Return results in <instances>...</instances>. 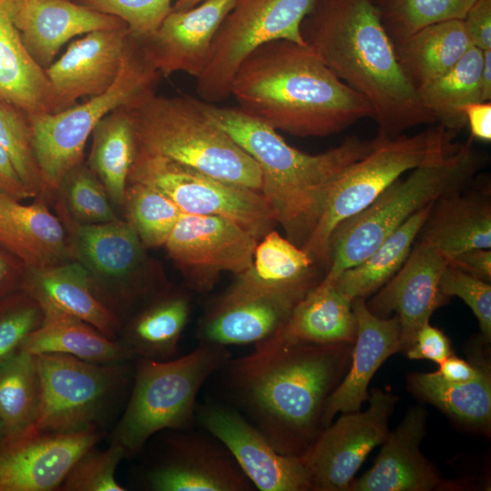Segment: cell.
Masks as SVG:
<instances>
[{
    "label": "cell",
    "instance_id": "34",
    "mask_svg": "<svg viewBox=\"0 0 491 491\" xmlns=\"http://www.w3.org/2000/svg\"><path fill=\"white\" fill-rule=\"evenodd\" d=\"M393 44L402 71L417 91L447 72L473 46L462 19L429 25Z\"/></svg>",
    "mask_w": 491,
    "mask_h": 491
},
{
    "label": "cell",
    "instance_id": "40",
    "mask_svg": "<svg viewBox=\"0 0 491 491\" xmlns=\"http://www.w3.org/2000/svg\"><path fill=\"white\" fill-rule=\"evenodd\" d=\"M122 210L146 248L163 246L183 214L162 192L141 183H127Z\"/></svg>",
    "mask_w": 491,
    "mask_h": 491
},
{
    "label": "cell",
    "instance_id": "41",
    "mask_svg": "<svg viewBox=\"0 0 491 491\" xmlns=\"http://www.w3.org/2000/svg\"><path fill=\"white\" fill-rule=\"evenodd\" d=\"M380 21L396 42L438 22L463 19L475 0H370Z\"/></svg>",
    "mask_w": 491,
    "mask_h": 491
},
{
    "label": "cell",
    "instance_id": "23",
    "mask_svg": "<svg viewBox=\"0 0 491 491\" xmlns=\"http://www.w3.org/2000/svg\"><path fill=\"white\" fill-rule=\"evenodd\" d=\"M356 320V336L351 352V366L341 382L327 397L322 417L326 428L338 413L359 411L368 399L367 387L380 366L401 351V330L396 316L379 317L369 311L365 298L352 301Z\"/></svg>",
    "mask_w": 491,
    "mask_h": 491
},
{
    "label": "cell",
    "instance_id": "39",
    "mask_svg": "<svg viewBox=\"0 0 491 491\" xmlns=\"http://www.w3.org/2000/svg\"><path fill=\"white\" fill-rule=\"evenodd\" d=\"M40 402V376L35 355L20 350L0 366V420L5 436L35 420Z\"/></svg>",
    "mask_w": 491,
    "mask_h": 491
},
{
    "label": "cell",
    "instance_id": "2",
    "mask_svg": "<svg viewBox=\"0 0 491 491\" xmlns=\"http://www.w3.org/2000/svg\"><path fill=\"white\" fill-rule=\"evenodd\" d=\"M230 93L243 112L295 136H327L374 118L370 103L307 45L285 39L250 52L234 75Z\"/></svg>",
    "mask_w": 491,
    "mask_h": 491
},
{
    "label": "cell",
    "instance_id": "20",
    "mask_svg": "<svg viewBox=\"0 0 491 491\" xmlns=\"http://www.w3.org/2000/svg\"><path fill=\"white\" fill-rule=\"evenodd\" d=\"M448 260L430 245L416 240L399 270L366 304L374 315L386 318L396 312L401 330V351L414 343L418 330L446 298L441 276Z\"/></svg>",
    "mask_w": 491,
    "mask_h": 491
},
{
    "label": "cell",
    "instance_id": "25",
    "mask_svg": "<svg viewBox=\"0 0 491 491\" xmlns=\"http://www.w3.org/2000/svg\"><path fill=\"white\" fill-rule=\"evenodd\" d=\"M37 195L34 203L0 192V246L25 267L41 268L72 260L68 235L59 219Z\"/></svg>",
    "mask_w": 491,
    "mask_h": 491
},
{
    "label": "cell",
    "instance_id": "38",
    "mask_svg": "<svg viewBox=\"0 0 491 491\" xmlns=\"http://www.w3.org/2000/svg\"><path fill=\"white\" fill-rule=\"evenodd\" d=\"M410 389L459 422L488 429L491 422V376L485 366L468 383H451L436 372L416 373L408 377Z\"/></svg>",
    "mask_w": 491,
    "mask_h": 491
},
{
    "label": "cell",
    "instance_id": "10",
    "mask_svg": "<svg viewBox=\"0 0 491 491\" xmlns=\"http://www.w3.org/2000/svg\"><path fill=\"white\" fill-rule=\"evenodd\" d=\"M454 134L436 124L413 135H376L372 149L335 182L322 215L302 248L315 263L328 265L334 229L367 207L403 174L446 152L453 145Z\"/></svg>",
    "mask_w": 491,
    "mask_h": 491
},
{
    "label": "cell",
    "instance_id": "51",
    "mask_svg": "<svg viewBox=\"0 0 491 491\" xmlns=\"http://www.w3.org/2000/svg\"><path fill=\"white\" fill-rule=\"evenodd\" d=\"M0 192L19 201L35 197L20 178L7 152L0 145Z\"/></svg>",
    "mask_w": 491,
    "mask_h": 491
},
{
    "label": "cell",
    "instance_id": "5",
    "mask_svg": "<svg viewBox=\"0 0 491 491\" xmlns=\"http://www.w3.org/2000/svg\"><path fill=\"white\" fill-rule=\"evenodd\" d=\"M487 159L470 137L412 169L405 179H396L367 207L334 229L329 239L328 269L322 280L334 283L418 210L467 186Z\"/></svg>",
    "mask_w": 491,
    "mask_h": 491
},
{
    "label": "cell",
    "instance_id": "12",
    "mask_svg": "<svg viewBox=\"0 0 491 491\" xmlns=\"http://www.w3.org/2000/svg\"><path fill=\"white\" fill-rule=\"evenodd\" d=\"M127 183L150 185L185 214L217 215L234 221L258 241L277 225L266 197L168 158L136 151Z\"/></svg>",
    "mask_w": 491,
    "mask_h": 491
},
{
    "label": "cell",
    "instance_id": "35",
    "mask_svg": "<svg viewBox=\"0 0 491 491\" xmlns=\"http://www.w3.org/2000/svg\"><path fill=\"white\" fill-rule=\"evenodd\" d=\"M91 135L86 165L103 184L114 207L122 209L137 149L133 108L115 109L98 122Z\"/></svg>",
    "mask_w": 491,
    "mask_h": 491
},
{
    "label": "cell",
    "instance_id": "19",
    "mask_svg": "<svg viewBox=\"0 0 491 491\" xmlns=\"http://www.w3.org/2000/svg\"><path fill=\"white\" fill-rule=\"evenodd\" d=\"M131 31L127 25L90 32L70 43L45 70L53 113L106 91L116 79Z\"/></svg>",
    "mask_w": 491,
    "mask_h": 491
},
{
    "label": "cell",
    "instance_id": "27",
    "mask_svg": "<svg viewBox=\"0 0 491 491\" xmlns=\"http://www.w3.org/2000/svg\"><path fill=\"white\" fill-rule=\"evenodd\" d=\"M19 289L41 306L71 315L108 338L117 340L122 321L98 298L87 271L77 261L41 268L25 267Z\"/></svg>",
    "mask_w": 491,
    "mask_h": 491
},
{
    "label": "cell",
    "instance_id": "14",
    "mask_svg": "<svg viewBox=\"0 0 491 491\" xmlns=\"http://www.w3.org/2000/svg\"><path fill=\"white\" fill-rule=\"evenodd\" d=\"M368 408L348 412L324 428L302 457L311 490H349L354 476L367 455L388 434V420L397 396L374 389Z\"/></svg>",
    "mask_w": 491,
    "mask_h": 491
},
{
    "label": "cell",
    "instance_id": "32",
    "mask_svg": "<svg viewBox=\"0 0 491 491\" xmlns=\"http://www.w3.org/2000/svg\"><path fill=\"white\" fill-rule=\"evenodd\" d=\"M0 97L29 115L53 113L45 70L27 52L8 0H0Z\"/></svg>",
    "mask_w": 491,
    "mask_h": 491
},
{
    "label": "cell",
    "instance_id": "54",
    "mask_svg": "<svg viewBox=\"0 0 491 491\" xmlns=\"http://www.w3.org/2000/svg\"><path fill=\"white\" fill-rule=\"evenodd\" d=\"M25 266L0 246V298L19 289Z\"/></svg>",
    "mask_w": 491,
    "mask_h": 491
},
{
    "label": "cell",
    "instance_id": "28",
    "mask_svg": "<svg viewBox=\"0 0 491 491\" xmlns=\"http://www.w3.org/2000/svg\"><path fill=\"white\" fill-rule=\"evenodd\" d=\"M416 240L438 250L449 261L473 248H491L489 186L465 188L436 200Z\"/></svg>",
    "mask_w": 491,
    "mask_h": 491
},
{
    "label": "cell",
    "instance_id": "11",
    "mask_svg": "<svg viewBox=\"0 0 491 491\" xmlns=\"http://www.w3.org/2000/svg\"><path fill=\"white\" fill-rule=\"evenodd\" d=\"M35 356L40 402L32 426L44 432L101 431L134 375L129 361L101 364L55 353Z\"/></svg>",
    "mask_w": 491,
    "mask_h": 491
},
{
    "label": "cell",
    "instance_id": "37",
    "mask_svg": "<svg viewBox=\"0 0 491 491\" xmlns=\"http://www.w3.org/2000/svg\"><path fill=\"white\" fill-rule=\"evenodd\" d=\"M482 65L483 51L472 46L447 72L417 91L436 124L455 133L466 125L462 107L483 102Z\"/></svg>",
    "mask_w": 491,
    "mask_h": 491
},
{
    "label": "cell",
    "instance_id": "52",
    "mask_svg": "<svg viewBox=\"0 0 491 491\" xmlns=\"http://www.w3.org/2000/svg\"><path fill=\"white\" fill-rule=\"evenodd\" d=\"M461 112L466 117L471 137L490 142L491 140V102H476L464 105Z\"/></svg>",
    "mask_w": 491,
    "mask_h": 491
},
{
    "label": "cell",
    "instance_id": "31",
    "mask_svg": "<svg viewBox=\"0 0 491 491\" xmlns=\"http://www.w3.org/2000/svg\"><path fill=\"white\" fill-rule=\"evenodd\" d=\"M191 314L189 296L170 288L126 318L117 341L134 359L165 361L175 357Z\"/></svg>",
    "mask_w": 491,
    "mask_h": 491
},
{
    "label": "cell",
    "instance_id": "4",
    "mask_svg": "<svg viewBox=\"0 0 491 491\" xmlns=\"http://www.w3.org/2000/svg\"><path fill=\"white\" fill-rule=\"evenodd\" d=\"M206 115L257 164L261 194L286 237L303 247L316 228L339 175L373 146L356 135L316 155L302 152L276 130L239 107H219L200 100Z\"/></svg>",
    "mask_w": 491,
    "mask_h": 491
},
{
    "label": "cell",
    "instance_id": "21",
    "mask_svg": "<svg viewBox=\"0 0 491 491\" xmlns=\"http://www.w3.org/2000/svg\"><path fill=\"white\" fill-rule=\"evenodd\" d=\"M236 0H204L171 12L150 35L140 37L145 52L162 76L184 72L198 78L210 59L219 27Z\"/></svg>",
    "mask_w": 491,
    "mask_h": 491
},
{
    "label": "cell",
    "instance_id": "26",
    "mask_svg": "<svg viewBox=\"0 0 491 491\" xmlns=\"http://www.w3.org/2000/svg\"><path fill=\"white\" fill-rule=\"evenodd\" d=\"M315 264L302 247L273 229L258 241L250 267L237 275L212 306L274 293H308L322 279Z\"/></svg>",
    "mask_w": 491,
    "mask_h": 491
},
{
    "label": "cell",
    "instance_id": "56",
    "mask_svg": "<svg viewBox=\"0 0 491 491\" xmlns=\"http://www.w3.org/2000/svg\"><path fill=\"white\" fill-rule=\"evenodd\" d=\"M202 1L204 0H175L174 5H172V10L179 11L190 9L200 4Z\"/></svg>",
    "mask_w": 491,
    "mask_h": 491
},
{
    "label": "cell",
    "instance_id": "1",
    "mask_svg": "<svg viewBox=\"0 0 491 491\" xmlns=\"http://www.w3.org/2000/svg\"><path fill=\"white\" fill-rule=\"evenodd\" d=\"M352 344H297L255 350L223 367L239 404L280 453L302 456L323 430L326 401Z\"/></svg>",
    "mask_w": 491,
    "mask_h": 491
},
{
    "label": "cell",
    "instance_id": "49",
    "mask_svg": "<svg viewBox=\"0 0 491 491\" xmlns=\"http://www.w3.org/2000/svg\"><path fill=\"white\" fill-rule=\"evenodd\" d=\"M462 20L473 46L491 49V0H475Z\"/></svg>",
    "mask_w": 491,
    "mask_h": 491
},
{
    "label": "cell",
    "instance_id": "46",
    "mask_svg": "<svg viewBox=\"0 0 491 491\" xmlns=\"http://www.w3.org/2000/svg\"><path fill=\"white\" fill-rule=\"evenodd\" d=\"M124 21L137 37L152 35L172 10L171 0H73Z\"/></svg>",
    "mask_w": 491,
    "mask_h": 491
},
{
    "label": "cell",
    "instance_id": "36",
    "mask_svg": "<svg viewBox=\"0 0 491 491\" xmlns=\"http://www.w3.org/2000/svg\"><path fill=\"white\" fill-rule=\"evenodd\" d=\"M434 203L410 216L364 261L343 271L336 287L352 301L380 289L406 260Z\"/></svg>",
    "mask_w": 491,
    "mask_h": 491
},
{
    "label": "cell",
    "instance_id": "47",
    "mask_svg": "<svg viewBox=\"0 0 491 491\" xmlns=\"http://www.w3.org/2000/svg\"><path fill=\"white\" fill-rule=\"evenodd\" d=\"M441 294L446 298L458 296L476 316L481 333L487 343L491 339V285L447 264L439 282Z\"/></svg>",
    "mask_w": 491,
    "mask_h": 491
},
{
    "label": "cell",
    "instance_id": "57",
    "mask_svg": "<svg viewBox=\"0 0 491 491\" xmlns=\"http://www.w3.org/2000/svg\"><path fill=\"white\" fill-rule=\"evenodd\" d=\"M5 436V431L4 426L0 420V441Z\"/></svg>",
    "mask_w": 491,
    "mask_h": 491
},
{
    "label": "cell",
    "instance_id": "53",
    "mask_svg": "<svg viewBox=\"0 0 491 491\" xmlns=\"http://www.w3.org/2000/svg\"><path fill=\"white\" fill-rule=\"evenodd\" d=\"M486 366L472 365L456 356L451 355L442 363L436 373L444 380L451 383H468L476 379Z\"/></svg>",
    "mask_w": 491,
    "mask_h": 491
},
{
    "label": "cell",
    "instance_id": "7",
    "mask_svg": "<svg viewBox=\"0 0 491 491\" xmlns=\"http://www.w3.org/2000/svg\"><path fill=\"white\" fill-rule=\"evenodd\" d=\"M161 76L141 38L131 33L118 75L106 91L60 112L28 114L40 195L52 201L65 175L84 162L86 141L98 122L118 107H136L155 95Z\"/></svg>",
    "mask_w": 491,
    "mask_h": 491
},
{
    "label": "cell",
    "instance_id": "18",
    "mask_svg": "<svg viewBox=\"0 0 491 491\" xmlns=\"http://www.w3.org/2000/svg\"><path fill=\"white\" fill-rule=\"evenodd\" d=\"M196 435L171 437L159 459L145 473L151 491H252L256 487L228 450Z\"/></svg>",
    "mask_w": 491,
    "mask_h": 491
},
{
    "label": "cell",
    "instance_id": "8",
    "mask_svg": "<svg viewBox=\"0 0 491 491\" xmlns=\"http://www.w3.org/2000/svg\"><path fill=\"white\" fill-rule=\"evenodd\" d=\"M230 358L227 346L199 343L181 357L136 359L131 394L111 442L121 446L128 458L155 433L188 428L195 417L200 388Z\"/></svg>",
    "mask_w": 491,
    "mask_h": 491
},
{
    "label": "cell",
    "instance_id": "15",
    "mask_svg": "<svg viewBox=\"0 0 491 491\" xmlns=\"http://www.w3.org/2000/svg\"><path fill=\"white\" fill-rule=\"evenodd\" d=\"M258 240L232 220L183 213L164 246L187 285L205 292L221 272L239 275L252 265Z\"/></svg>",
    "mask_w": 491,
    "mask_h": 491
},
{
    "label": "cell",
    "instance_id": "44",
    "mask_svg": "<svg viewBox=\"0 0 491 491\" xmlns=\"http://www.w3.org/2000/svg\"><path fill=\"white\" fill-rule=\"evenodd\" d=\"M126 458L123 447L110 443L105 449L95 446L85 451L73 465L59 490L61 491H125L115 478L120 462Z\"/></svg>",
    "mask_w": 491,
    "mask_h": 491
},
{
    "label": "cell",
    "instance_id": "22",
    "mask_svg": "<svg viewBox=\"0 0 491 491\" xmlns=\"http://www.w3.org/2000/svg\"><path fill=\"white\" fill-rule=\"evenodd\" d=\"M8 5L27 52L44 69L74 37L126 25L73 0H8Z\"/></svg>",
    "mask_w": 491,
    "mask_h": 491
},
{
    "label": "cell",
    "instance_id": "3",
    "mask_svg": "<svg viewBox=\"0 0 491 491\" xmlns=\"http://www.w3.org/2000/svg\"><path fill=\"white\" fill-rule=\"evenodd\" d=\"M300 32L324 64L370 103L377 135L436 124L402 71L370 0H314Z\"/></svg>",
    "mask_w": 491,
    "mask_h": 491
},
{
    "label": "cell",
    "instance_id": "16",
    "mask_svg": "<svg viewBox=\"0 0 491 491\" xmlns=\"http://www.w3.org/2000/svg\"><path fill=\"white\" fill-rule=\"evenodd\" d=\"M195 416L202 426L228 450L258 490H311L302 456L278 452L256 426L235 410L205 404L196 407Z\"/></svg>",
    "mask_w": 491,
    "mask_h": 491
},
{
    "label": "cell",
    "instance_id": "43",
    "mask_svg": "<svg viewBox=\"0 0 491 491\" xmlns=\"http://www.w3.org/2000/svg\"><path fill=\"white\" fill-rule=\"evenodd\" d=\"M0 145L11 157L24 184L39 195L41 179L32 146L29 115L1 97Z\"/></svg>",
    "mask_w": 491,
    "mask_h": 491
},
{
    "label": "cell",
    "instance_id": "50",
    "mask_svg": "<svg viewBox=\"0 0 491 491\" xmlns=\"http://www.w3.org/2000/svg\"><path fill=\"white\" fill-rule=\"evenodd\" d=\"M448 264L486 282L491 281L490 248L466 250L452 257Z\"/></svg>",
    "mask_w": 491,
    "mask_h": 491
},
{
    "label": "cell",
    "instance_id": "9",
    "mask_svg": "<svg viewBox=\"0 0 491 491\" xmlns=\"http://www.w3.org/2000/svg\"><path fill=\"white\" fill-rule=\"evenodd\" d=\"M52 202L66 230L72 260L85 268L96 296L122 323L169 289L161 269L126 220L81 224L70 217L57 198Z\"/></svg>",
    "mask_w": 491,
    "mask_h": 491
},
{
    "label": "cell",
    "instance_id": "33",
    "mask_svg": "<svg viewBox=\"0 0 491 491\" xmlns=\"http://www.w3.org/2000/svg\"><path fill=\"white\" fill-rule=\"evenodd\" d=\"M44 320L22 345L32 355L64 354L94 363H118L134 359L117 340L103 335L86 322L53 307L42 306Z\"/></svg>",
    "mask_w": 491,
    "mask_h": 491
},
{
    "label": "cell",
    "instance_id": "42",
    "mask_svg": "<svg viewBox=\"0 0 491 491\" xmlns=\"http://www.w3.org/2000/svg\"><path fill=\"white\" fill-rule=\"evenodd\" d=\"M55 198L63 204L71 218L81 224L119 219L103 184L84 162L65 175Z\"/></svg>",
    "mask_w": 491,
    "mask_h": 491
},
{
    "label": "cell",
    "instance_id": "45",
    "mask_svg": "<svg viewBox=\"0 0 491 491\" xmlns=\"http://www.w3.org/2000/svg\"><path fill=\"white\" fill-rule=\"evenodd\" d=\"M43 320L42 306L24 291L18 289L0 298V366L21 350Z\"/></svg>",
    "mask_w": 491,
    "mask_h": 491
},
{
    "label": "cell",
    "instance_id": "17",
    "mask_svg": "<svg viewBox=\"0 0 491 491\" xmlns=\"http://www.w3.org/2000/svg\"><path fill=\"white\" fill-rule=\"evenodd\" d=\"M100 430L60 434L29 427L0 441V491H56Z\"/></svg>",
    "mask_w": 491,
    "mask_h": 491
},
{
    "label": "cell",
    "instance_id": "30",
    "mask_svg": "<svg viewBox=\"0 0 491 491\" xmlns=\"http://www.w3.org/2000/svg\"><path fill=\"white\" fill-rule=\"evenodd\" d=\"M308 293H274L225 306H211L199 325L197 337L200 343L224 346H256L279 330L296 304Z\"/></svg>",
    "mask_w": 491,
    "mask_h": 491
},
{
    "label": "cell",
    "instance_id": "29",
    "mask_svg": "<svg viewBox=\"0 0 491 491\" xmlns=\"http://www.w3.org/2000/svg\"><path fill=\"white\" fill-rule=\"evenodd\" d=\"M356 320L352 300L332 282L321 281L294 307L269 339L255 346L265 351L297 344H353Z\"/></svg>",
    "mask_w": 491,
    "mask_h": 491
},
{
    "label": "cell",
    "instance_id": "48",
    "mask_svg": "<svg viewBox=\"0 0 491 491\" xmlns=\"http://www.w3.org/2000/svg\"><path fill=\"white\" fill-rule=\"evenodd\" d=\"M406 353L410 359H426L439 365L452 355L453 350L449 338L427 322L418 330Z\"/></svg>",
    "mask_w": 491,
    "mask_h": 491
},
{
    "label": "cell",
    "instance_id": "24",
    "mask_svg": "<svg viewBox=\"0 0 491 491\" xmlns=\"http://www.w3.org/2000/svg\"><path fill=\"white\" fill-rule=\"evenodd\" d=\"M426 412L408 409L397 427L388 432L374 466L351 483L352 491H431L444 486L436 467L420 452Z\"/></svg>",
    "mask_w": 491,
    "mask_h": 491
},
{
    "label": "cell",
    "instance_id": "13",
    "mask_svg": "<svg viewBox=\"0 0 491 491\" xmlns=\"http://www.w3.org/2000/svg\"><path fill=\"white\" fill-rule=\"evenodd\" d=\"M313 2L236 0L216 33L205 69L196 78L201 100L213 104L228 98L239 65L259 45L281 39L306 45L300 25Z\"/></svg>",
    "mask_w": 491,
    "mask_h": 491
},
{
    "label": "cell",
    "instance_id": "6",
    "mask_svg": "<svg viewBox=\"0 0 491 491\" xmlns=\"http://www.w3.org/2000/svg\"><path fill=\"white\" fill-rule=\"evenodd\" d=\"M133 116L137 152L260 192L259 166L206 115L200 100L155 94L133 108Z\"/></svg>",
    "mask_w": 491,
    "mask_h": 491
},
{
    "label": "cell",
    "instance_id": "55",
    "mask_svg": "<svg viewBox=\"0 0 491 491\" xmlns=\"http://www.w3.org/2000/svg\"><path fill=\"white\" fill-rule=\"evenodd\" d=\"M481 85L483 102L491 101V49L483 51Z\"/></svg>",
    "mask_w": 491,
    "mask_h": 491
}]
</instances>
